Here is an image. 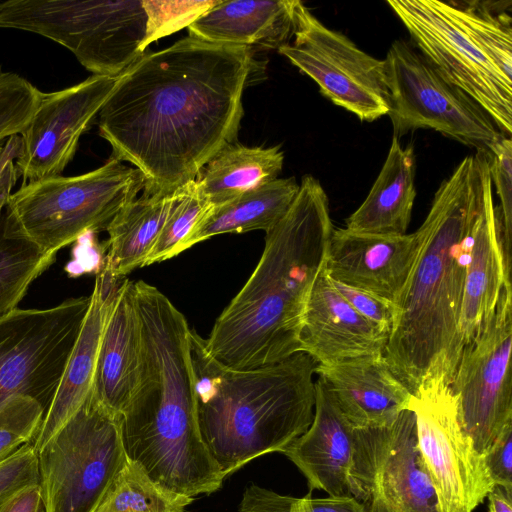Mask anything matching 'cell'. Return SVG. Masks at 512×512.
<instances>
[{"mask_svg":"<svg viewBox=\"0 0 512 512\" xmlns=\"http://www.w3.org/2000/svg\"><path fill=\"white\" fill-rule=\"evenodd\" d=\"M254 66L246 46L191 36L144 53L117 79L98 113L112 158L145 178L143 193L171 194L236 142Z\"/></svg>","mask_w":512,"mask_h":512,"instance_id":"1","label":"cell"},{"mask_svg":"<svg viewBox=\"0 0 512 512\" xmlns=\"http://www.w3.org/2000/svg\"><path fill=\"white\" fill-rule=\"evenodd\" d=\"M483 192L482 153L466 156L437 189L417 253L394 303L384 356L415 396L450 386L465 346L462 310L471 237Z\"/></svg>","mask_w":512,"mask_h":512,"instance_id":"2","label":"cell"},{"mask_svg":"<svg viewBox=\"0 0 512 512\" xmlns=\"http://www.w3.org/2000/svg\"><path fill=\"white\" fill-rule=\"evenodd\" d=\"M333 231L325 190L312 175L303 176L289 209L266 232L252 274L204 339L212 358L250 370L301 352L306 304L326 266Z\"/></svg>","mask_w":512,"mask_h":512,"instance_id":"3","label":"cell"},{"mask_svg":"<svg viewBox=\"0 0 512 512\" xmlns=\"http://www.w3.org/2000/svg\"><path fill=\"white\" fill-rule=\"evenodd\" d=\"M141 329L139 382L119 416L124 453L168 491L211 494L224 478L199 430L191 329L175 313L147 316Z\"/></svg>","mask_w":512,"mask_h":512,"instance_id":"4","label":"cell"},{"mask_svg":"<svg viewBox=\"0 0 512 512\" xmlns=\"http://www.w3.org/2000/svg\"><path fill=\"white\" fill-rule=\"evenodd\" d=\"M191 351L200 434L223 478L259 456L283 453L311 425L317 364L308 354L236 370L212 358L194 330Z\"/></svg>","mask_w":512,"mask_h":512,"instance_id":"5","label":"cell"},{"mask_svg":"<svg viewBox=\"0 0 512 512\" xmlns=\"http://www.w3.org/2000/svg\"><path fill=\"white\" fill-rule=\"evenodd\" d=\"M218 0H6L0 28L48 38L93 75L119 77L159 38L187 27Z\"/></svg>","mask_w":512,"mask_h":512,"instance_id":"6","label":"cell"},{"mask_svg":"<svg viewBox=\"0 0 512 512\" xmlns=\"http://www.w3.org/2000/svg\"><path fill=\"white\" fill-rule=\"evenodd\" d=\"M141 171L110 158L77 176L22 184L5 207L11 226L44 253L54 254L87 233L107 230L144 189Z\"/></svg>","mask_w":512,"mask_h":512,"instance_id":"7","label":"cell"},{"mask_svg":"<svg viewBox=\"0 0 512 512\" xmlns=\"http://www.w3.org/2000/svg\"><path fill=\"white\" fill-rule=\"evenodd\" d=\"M125 457L119 416L90 392L37 452L45 512H94Z\"/></svg>","mask_w":512,"mask_h":512,"instance_id":"8","label":"cell"},{"mask_svg":"<svg viewBox=\"0 0 512 512\" xmlns=\"http://www.w3.org/2000/svg\"><path fill=\"white\" fill-rule=\"evenodd\" d=\"M384 64L393 136L432 129L481 153L505 136L476 101L406 40L392 43Z\"/></svg>","mask_w":512,"mask_h":512,"instance_id":"9","label":"cell"},{"mask_svg":"<svg viewBox=\"0 0 512 512\" xmlns=\"http://www.w3.org/2000/svg\"><path fill=\"white\" fill-rule=\"evenodd\" d=\"M415 47L452 84L476 101L499 130L512 133V75L488 54L461 19L455 3L389 0Z\"/></svg>","mask_w":512,"mask_h":512,"instance_id":"10","label":"cell"},{"mask_svg":"<svg viewBox=\"0 0 512 512\" xmlns=\"http://www.w3.org/2000/svg\"><path fill=\"white\" fill-rule=\"evenodd\" d=\"M88 297L0 316V407L30 397L45 413L56 393L85 314Z\"/></svg>","mask_w":512,"mask_h":512,"instance_id":"11","label":"cell"},{"mask_svg":"<svg viewBox=\"0 0 512 512\" xmlns=\"http://www.w3.org/2000/svg\"><path fill=\"white\" fill-rule=\"evenodd\" d=\"M293 36L294 42L281 46L278 52L312 78L324 97L361 121L372 122L388 114L384 60L326 27L298 0Z\"/></svg>","mask_w":512,"mask_h":512,"instance_id":"12","label":"cell"},{"mask_svg":"<svg viewBox=\"0 0 512 512\" xmlns=\"http://www.w3.org/2000/svg\"><path fill=\"white\" fill-rule=\"evenodd\" d=\"M349 479L351 496L366 512H439L410 409L388 425L354 428Z\"/></svg>","mask_w":512,"mask_h":512,"instance_id":"13","label":"cell"},{"mask_svg":"<svg viewBox=\"0 0 512 512\" xmlns=\"http://www.w3.org/2000/svg\"><path fill=\"white\" fill-rule=\"evenodd\" d=\"M512 288L463 348L451 383L465 433L484 457L512 423Z\"/></svg>","mask_w":512,"mask_h":512,"instance_id":"14","label":"cell"},{"mask_svg":"<svg viewBox=\"0 0 512 512\" xmlns=\"http://www.w3.org/2000/svg\"><path fill=\"white\" fill-rule=\"evenodd\" d=\"M417 444L439 512H473L495 486L484 457L465 433L450 386L413 395Z\"/></svg>","mask_w":512,"mask_h":512,"instance_id":"15","label":"cell"},{"mask_svg":"<svg viewBox=\"0 0 512 512\" xmlns=\"http://www.w3.org/2000/svg\"><path fill=\"white\" fill-rule=\"evenodd\" d=\"M117 79L92 75L63 90L42 92L28 127L20 135L15 167L22 184L61 176Z\"/></svg>","mask_w":512,"mask_h":512,"instance_id":"16","label":"cell"},{"mask_svg":"<svg viewBox=\"0 0 512 512\" xmlns=\"http://www.w3.org/2000/svg\"><path fill=\"white\" fill-rule=\"evenodd\" d=\"M417 249L415 232L384 235L334 229L326 271L331 280L394 305L410 274Z\"/></svg>","mask_w":512,"mask_h":512,"instance_id":"17","label":"cell"},{"mask_svg":"<svg viewBox=\"0 0 512 512\" xmlns=\"http://www.w3.org/2000/svg\"><path fill=\"white\" fill-rule=\"evenodd\" d=\"M389 332L358 313L327 274H318L306 304L300 334L301 352L316 364L384 354Z\"/></svg>","mask_w":512,"mask_h":512,"instance_id":"18","label":"cell"},{"mask_svg":"<svg viewBox=\"0 0 512 512\" xmlns=\"http://www.w3.org/2000/svg\"><path fill=\"white\" fill-rule=\"evenodd\" d=\"M315 374L354 428L388 425L410 409L413 394L384 354L317 364Z\"/></svg>","mask_w":512,"mask_h":512,"instance_id":"19","label":"cell"},{"mask_svg":"<svg viewBox=\"0 0 512 512\" xmlns=\"http://www.w3.org/2000/svg\"><path fill=\"white\" fill-rule=\"evenodd\" d=\"M123 279L113 277L104 268L96 274L76 343L33 441L36 452L65 425L90 394L104 329Z\"/></svg>","mask_w":512,"mask_h":512,"instance_id":"20","label":"cell"},{"mask_svg":"<svg viewBox=\"0 0 512 512\" xmlns=\"http://www.w3.org/2000/svg\"><path fill=\"white\" fill-rule=\"evenodd\" d=\"M353 450L354 427L317 379L312 423L283 454L305 476L310 492L352 497L349 475Z\"/></svg>","mask_w":512,"mask_h":512,"instance_id":"21","label":"cell"},{"mask_svg":"<svg viewBox=\"0 0 512 512\" xmlns=\"http://www.w3.org/2000/svg\"><path fill=\"white\" fill-rule=\"evenodd\" d=\"M483 192L473 226L462 310L465 345L494 312L504 288H511L504 263L503 228L499 206L494 205L488 163L482 153Z\"/></svg>","mask_w":512,"mask_h":512,"instance_id":"22","label":"cell"},{"mask_svg":"<svg viewBox=\"0 0 512 512\" xmlns=\"http://www.w3.org/2000/svg\"><path fill=\"white\" fill-rule=\"evenodd\" d=\"M142 367V331L134 282L123 279L106 323L91 392L120 416L132 399Z\"/></svg>","mask_w":512,"mask_h":512,"instance_id":"23","label":"cell"},{"mask_svg":"<svg viewBox=\"0 0 512 512\" xmlns=\"http://www.w3.org/2000/svg\"><path fill=\"white\" fill-rule=\"evenodd\" d=\"M295 1H218L187 26L189 36L217 44L278 50L293 35Z\"/></svg>","mask_w":512,"mask_h":512,"instance_id":"24","label":"cell"},{"mask_svg":"<svg viewBox=\"0 0 512 512\" xmlns=\"http://www.w3.org/2000/svg\"><path fill=\"white\" fill-rule=\"evenodd\" d=\"M416 198L413 146L393 136L385 162L363 203L346 219L355 233H407Z\"/></svg>","mask_w":512,"mask_h":512,"instance_id":"25","label":"cell"},{"mask_svg":"<svg viewBox=\"0 0 512 512\" xmlns=\"http://www.w3.org/2000/svg\"><path fill=\"white\" fill-rule=\"evenodd\" d=\"M20 136L8 139L0 150V316L16 309L29 286L55 261L9 223L5 207L17 180L14 159Z\"/></svg>","mask_w":512,"mask_h":512,"instance_id":"26","label":"cell"},{"mask_svg":"<svg viewBox=\"0 0 512 512\" xmlns=\"http://www.w3.org/2000/svg\"><path fill=\"white\" fill-rule=\"evenodd\" d=\"M179 195L142 193L115 216L107 228L109 238L103 268L113 277L123 279L145 261L167 221Z\"/></svg>","mask_w":512,"mask_h":512,"instance_id":"27","label":"cell"},{"mask_svg":"<svg viewBox=\"0 0 512 512\" xmlns=\"http://www.w3.org/2000/svg\"><path fill=\"white\" fill-rule=\"evenodd\" d=\"M298 190L294 177L277 178L213 206L184 242L182 252L219 234L269 231L285 215Z\"/></svg>","mask_w":512,"mask_h":512,"instance_id":"28","label":"cell"},{"mask_svg":"<svg viewBox=\"0 0 512 512\" xmlns=\"http://www.w3.org/2000/svg\"><path fill=\"white\" fill-rule=\"evenodd\" d=\"M284 153L280 146H224L199 172L196 182L213 206L277 179Z\"/></svg>","mask_w":512,"mask_h":512,"instance_id":"29","label":"cell"},{"mask_svg":"<svg viewBox=\"0 0 512 512\" xmlns=\"http://www.w3.org/2000/svg\"><path fill=\"white\" fill-rule=\"evenodd\" d=\"M193 500L162 488L125 457L94 512H184Z\"/></svg>","mask_w":512,"mask_h":512,"instance_id":"30","label":"cell"},{"mask_svg":"<svg viewBox=\"0 0 512 512\" xmlns=\"http://www.w3.org/2000/svg\"><path fill=\"white\" fill-rule=\"evenodd\" d=\"M212 207L196 180L179 187L177 201L144 266L166 261L182 253L184 242Z\"/></svg>","mask_w":512,"mask_h":512,"instance_id":"31","label":"cell"},{"mask_svg":"<svg viewBox=\"0 0 512 512\" xmlns=\"http://www.w3.org/2000/svg\"><path fill=\"white\" fill-rule=\"evenodd\" d=\"M302 498L282 495L249 484L244 490L239 512H366L353 497Z\"/></svg>","mask_w":512,"mask_h":512,"instance_id":"32","label":"cell"},{"mask_svg":"<svg viewBox=\"0 0 512 512\" xmlns=\"http://www.w3.org/2000/svg\"><path fill=\"white\" fill-rule=\"evenodd\" d=\"M41 95L27 79L0 66V150L3 140L21 135L28 127Z\"/></svg>","mask_w":512,"mask_h":512,"instance_id":"33","label":"cell"},{"mask_svg":"<svg viewBox=\"0 0 512 512\" xmlns=\"http://www.w3.org/2000/svg\"><path fill=\"white\" fill-rule=\"evenodd\" d=\"M44 415V408L30 397H14L0 407V462L33 443Z\"/></svg>","mask_w":512,"mask_h":512,"instance_id":"34","label":"cell"},{"mask_svg":"<svg viewBox=\"0 0 512 512\" xmlns=\"http://www.w3.org/2000/svg\"><path fill=\"white\" fill-rule=\"evenodd\" d=\"M488 171L492 186L500 200V214L503 228V254L506 269L511 273L512 235V141L502 136L487 153Z\"/></svg>","mask_w":512,"mask_h":512,"instance_id":"35","label":"cell"},{"mask_svg":"<svg viewBox=\"0 0 512 512\" xmlns=\"http://www.w3.org/2000/svg\"><path fill=\"white\" fill-rule=\"evenodd\" d=\"M38 483L37 452L33 443H27L0 462V509L14 495Z\"/></svg>","mask_w":512,"mask_h":512,"instance_id":"36","label":"cell"},{"mask_svg":"<svg viewBox=\"0 0 512 512\" xmlns=\"http://www.w3.org/2000/svg\"><path fill=\"white\" fill-rule=\"evenodd\" d=\"M348 303L364 318L389 332L394 320V305L371 293L333 281Z\"/></svg>","mask_w":512,"mask_h":512,"instance_id":"37","label":"cell"},{"mask_svg":"<svg viewBox=\"0 0 512 512\" xmlns=\"http://www.w3.org/2000/svg\"><path fill=\"white\" fill-rule=\"evenodd\" d=\"M484 461L494 485L512 495V423L493 442Z\"/></svg>","mask_w":512,"mask_h":512,"instance_id":"38","label":"cell"},{"mask_svg":"<svg viewBox=\"0 0 512 512\" xmlns=\"http://www.w3.org/2000/svg\"><path fill=\"white\" fill-rule=\"evenodd\" d=\"M95 233H87L79 237L72 249V258L65 266L69 277H78L84 273L101 271L104 261H101L99 251L94 241Z\"/></svg>","mask_w":512,"mask_h":512,"instance_id":"39","label":"cell"},{"mask_svg":"<svg viewBox=\"0 0 512 512\" xmlns=\"http://www.w3.org/2000/svg\"><path fill=\"white\" fill-rule=\"evenodd\" d=\"M0 512H45L39 485L27 487L14 495Z\"/></svg>","mask_w":512,"mask_h":512,"instance_id":"40","label":"cell"},{"mask_svg":"<svg viewBox=\"0 0 512 512\" xmlns=\"http://www.w3.org/2000/svg\"><path fill=\"white\" fill-rule=\"evenodd\" d=\"M487 498L489 512H512V495L503 488L495 485Z\"/></svg>","mask_w":512,"mask_h":512,"instance_id":"41","label":"cell"}]
</instances>
